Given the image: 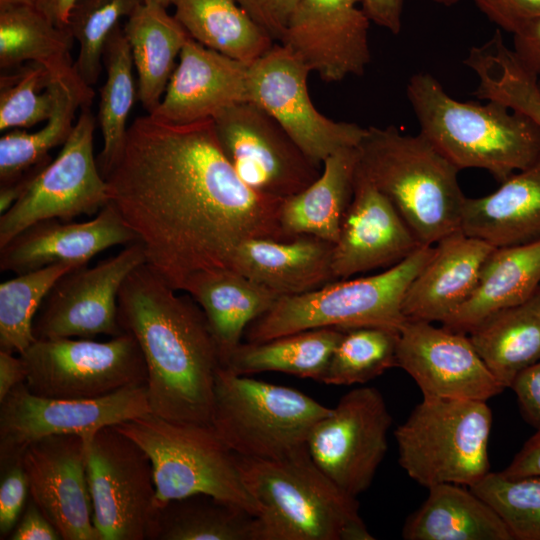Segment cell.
Listing matches in <instances>:
<instances>
[{"instance_id":"6da1fadb","label":"cell","mask_w":540,"mask_h":540,"mask_svg":"<svg viewBox=\"0 0 540 540\" xmlns=\"http://www.w3.org/2000/svg\"><path fill=\"white\" fill-rule=\"evenodd\" d=\"M105 180L109 202L136 234L145 263L176 291L200 272L231 268L249 239H291L280 224L283 200L239 178L212 119L136 118Z\"/></svg>"},{"instance_id":"7a4b0ae2","label":"cell","mask_w":540,"mask_h":540,"mask_svg":"<svg viewBox=\"0 0 540 540\" xmlns=\"http://www.w3.org/2000/svg\"><path fill=\"white\" fill-rule=\"evenodd\" d=\"M177 292L143 263L120 288L118 321L141 349L151 413L211 425L219 349L201 307Z\"/></svg>"},{"instance_id":"3957f363","label":"cell","mask_w":540,"mask_h":540,"mask_svg":"<svg viewBox=\"0 0 540 540\" xmlns=\"http://www.w3.org/2000/svg\"><path fill=\"white\" fill-rule=\"evenodd\" d=\"M406 95L419 133L460 171L482 169L501 183L540 156V126L503 103L459 101L426 72L410 77Z\"/></svg>"},{"instance_id":"277c9868","label":"cell","mask_w":540,"mask_h":540,"mask_svg":"<svg viewBox=\"0 0 540 540\" xmlns=\"http://www.w3.org/2000/svg\"><path fill=\"white\" fill-rule=\"evenodd\" d=\"M258 506L254 540H373L357 498L342 491L307 447L278 459L237 456Z\"/></svg>"},{"instance_id":"5b68a950","label":"cell","mask_w":540,"mask_h":540,"mask_svg":"<svg viewBox=\"0 0 540 540\" xmlns=\"http://www.w3.org/2000/svg\"><path fill=\"white\" fill-rule=\"evenodd\" d=\"M357 170L393 204L422 246L460 230L466 196L460 170L421 133L365 128Z\"/></svg>"},{"instance_id":"8992f818","label":"cell","mask_w":540,"mask_h":540,"mask_svg":"<svg viewBox=\"0 0 540 540\" xmlns=\"http://www.w3.org/2000/svg\"><path fill=\"white\" fill-rule=\"evenodd\" d=\"M434 253L421 246L398 264L376 274L332 281L315 290L279 297L247 329V342H262L316 328L400 330L405 294Z\"/></svg>"},{"instance_id":"52a82bcc","label":"cell","mask_w":540,"mask_h":540,"mask_svg":"<svg viewBox=\"0 0 540 540\" xmlns=\"http://www.w3.org/2000/svg\"><path fill=\"white\" fill-rule=\"evenodd\" d=\"M114 426L148 455L158 506L202 494L258 514L237 455L211 425L173 422L148 413Z\"/></svg>"},{"instance_id":"ba28073f","label":"cell","mask_w":540,"mask_h":540,"mask_svg":"<svg viewBox=\"0 0 540 540\" xmlns=\"http://www.w3.org/2000/svg\"><path fill=\"white\" fill-rule=\"evenodd\" d=\"M330 409L299 390L221 366L211 426L237 456L278 459L307 447L311 429Z\"/></svg>"},{"instance_id":"9c48e42d","label":"cell","mask_w":540,"mask_h":540,"mask_svg":"<svg viewBox=\"0 0 540 540\" xmlns=\"http://www.w3.org/2000/svg\"><path fill=\"white\" fill-rule=\"evenodd\" d=\"M487 401L423 397L395 432L398 461L429 488L471 487L490 472L492 411Z\"/></svg>"},{"instance_id":"30bf717a","label":"cell","mask_w":540,"mask_h":540,"mask_svg":"<svg viewBox=\"0 0 540 540\" xmlns=\"http://www.w3.org/2000/svg\"><path fill=\"white\" fill-rule=\"evenodd\" d=\"M19 356L28 390L48 398L95 399L147 381L141 349L128 332L105 342L36 339Z\"/></svg>"},{"instance_id":"8fae6325","label":"cell","mask_w":540,"mask_h":540,"mask_svg":"<svg viewBox=\"0 0 540 540\" xmlns=\"http://www.w3.org/2000/svg\"><path fill=\"white\" fill-rule=\"evenodd\" d=\"M86 474L98 540H150L159 506L151 461L115 428L86 440Z\"/></svg>"},{"instance_id":"7c38bea8","label":"cell","mask_w":540,"mask_h":540,"mask_svg":"<svg viewBox=\"0 0 540 540\" xmlns=\"http://www.w3.org/2000/svg\"><path fill=\"white\" fill-rule=\"evenodd\" d=\"M212 122L225 157L239 178L259 194L283 200L307 188L322 171V165L252 102L234 104Z\"/></svg>"},{"instance_id":"4fadbf2b","label":"cell","mask_w":540,"mask_h":540,"mask_svg":"<svg viewBox=\"0 0 540 540\" xmlns=\"http://www.w3.org/2000/svg\"><path fill=\"white\" fill-rule=\"evenodd\" d=\"M95 122L89 108H83L58 156L0 215V247L38 221H71L94 215L109 203L107 182L93 153Z\"/></svg>"},{"instance_id":"5bb4252c","label":"cell","mask_w":540,"mask_h":540,"mask_svg":"<svg viewBox=\"0 0 540 540\" xmlns=\"http://www.w3.org/2000/svg\"><path fill=\"white\" fill-rule=\"evenodd\" d=\"M309 67L287 46L274 44L249 64L248 101L267 112L316 163L357 147L365 128L335 121L314 106L307 80Z\"/></svg>"},{"instance_id":"9a60e30c","label":"cell","mask_w":540,"mask_h":540,"mask_svg":"<svg viewBox=\"0 0 540 540\" xmlns=\"http://www.w3.org/2000/svg\"><path fill=\"white\" fill-rule=\"evenodd\" d=\"M151 413L146 385L95 399H56L31 393L20 383L0 401V464L20 460L31 443L52 435L85 440L99 429Z\"/></svg>"},{"instance_id":"2e32d148","label":"cell","mask_w":540,"mask_h":540,"mask_svg":"<svg viewBox=\"0 0 540 540\" xmlns=\"http://www.w3.org/2000/svg\"><path fill=\"white\" fill-rule=\"evenodd\" d=\"M391 424L381 392L374 387L355 388L315 423L307 449L323 473L357 498L370 487L385 457Z\"/></svg>"},{"instance_id":"e0dca14e","label":"cell","mask_w":540,"mask_h":540,"mask_svg":"<svg viewBox=\"0 0 540 540\" xmlns=\"http://www.w3.org/2000/svg\"><path fill=\"white\" fill-rule=\"evenodd\" d=\"M145 263L137 241L117 255L63 275L44 300L33 324L36 339L86 338L124 333L118 321V294L127 276Z\"/></svg>"},{"instance_id":"ac0fdd59","label":"cell","mask_w":540,"mask_h":540,"mask_svg":"<svg viewBox=\"0 0 540 540\" xmlns=\"http://www.w3.org/2000/svg\"><path fill=\"white\" fill-rule=\"evenodd\" d=\"M397 367L411 376L423 397L487 401L505 389L469 336L432 322L407 319L401 326Z\"/></svg>"},{"instance_id":"d6986e66","label":"cell","mask_w":540,"mask_h":540,"mask_svg":"<svg viewBox=\"0 0 540 540\" xmlns=\"http://www.w3.org/2000/svg\"><path fill=\"white\" fill-rule=\"evenodd\" d=\"M361 0H299L279 43L326 82L361 76L371 60Z\"/></svg>"},{"instance_id":"ffe728a7","label":"cell","mask_w":540,"mask_h":540,"mask_svg":"<svg viewBox=\"0 0 540 540\" xmlns=\"http://www.w3.org/2000/svg\"><path fill=\"white\" fill-rule=\"evenodd\" d=\"M21 462L29 497L62 540H98L86 474V440L79 435L44 437L27 446Z\"/></svg>"},{"instance_id":"44dd1931","label":"cell","mask_w":540,"mask_h":540,"mask_svg":"<svg viewBox=\"0 0 540 540\" xmlns=\"http://www.w3.org/2000/svg\"><path fill=\"white\" fill-rule=\"evenodd\" d=\"M421 246L389 199L356 170L353 197L333 246L334 281L392 267Z\"/></svg>"},{"instance_id":"7402d4cb","label":"cell","mask_w":540,"mask_h":540,"mask_svg":"<svg viewBox=\"0 0 540 540\" xmlns=\"http://www.w3.org/2000/svg\"><path fill=\"white\" fill-rule=\"evenodd\" d=\"M137 241L134 231L109 202L87 222L46 219L25 228L0 247V270L18 275L53 264L81 267L112 246Z\"/></svg>"},{"instance_id":"603a6c76","label":"cell","mask_w":540,"mask_h":540,"mask_svg":"<svg viewBox=\"0 0 540 540\" xmlns=\"http://www.w3.org/2000/svg\"><path fill=\"white\" fill-rule=\"evenodd\" d=\"M248 68L249 64L190 37L161 102L149 115L173 124L212 119L224 109L248 101Z\"/></svg>"},{"instance_id":"cb8c5ba5","label":"cell","mask_w":540,"mask_h":540,"mask_svg":"<svg viewBox=\"0 0 540 540\" xmlns=\"http://www.w3.org/2000/svg\"><path fill=\"white\" fill-rule=\"evenodd\" d=\"M494 248L461 230L435 244L432 257L405 294V317L444 322L470 297Z\"/></svg>"},{"instance_id":"d4e9b609","label":"cell","mask_w":540,"mask_h":540,"mask_svg":"<svg viewBox=\"0 0 540 540\" xmlns=\"http://www.w3.org/2000/svg\"><path fill=\"white\" fill-rule=\"evenodd\" d=\"M333 246L308 235L286 240L253 238L237 248L231 269L278 297L299 295L334 281Z\"/></svg>"},{"instance_id":"484cf974","label":"cell","mask_w":540,"mask_h":540,"mask_svg":"<svg viewBox=\"0 0 540 540\" xmlns=\"http://www.w3.org/2000/svg\"><path fill=\"white\" fill-rule=\"evenodd\" d=\"M460 230L495 248L540 241V156L494 192L466 197Z\"/></svg>"},{"instance_id":"4316f807","label":"cell","mask_w":540,"mask_h":540,"mask_svg":"<svg viewBox=\"0 0 540 540\" xmlns=\"http://www.w3.org/2000/svg\"><path fill=\"white\" fill-rule=\"evenodd\" d=\"M539 290L540 241L494 248L470 297L441 324L468 334L488 317L526 302Z\"/></svg>"},{"instance_id":"83f0119b","label":"cell","mask_w":540,"mask_h":540,"mask_svg":"<svg viewBox=\"0 0 540 540\" xmlns=\"http://www.w3.org/2000/svg\"><path fill=\"white\" fill-rule=\"evenodd\" d=\"M203 310L219 349L222 366L241 344L245 330L279 298L231 268L200 272L187 284Z\"/></svg>"},{"instance_id":"f1b7e54d","label":"cell","mask_w":540,"mask_h":540,"mask_svg":"<svg viewBox=\"0 0 540 540\" xmlns=\"http://www.w3.org/2000/svg\"><path fill=\"white\" fill-rule=\"evenodd\" d=\"M357 163V147L341 149L323 162L314 182L283 199L280 224L289 238L308 235L333 244L337 241L353 197Z\"/></svg>"},{"instance_id":"f546056e","label":"cell","mask_w":540,"mask_h":540,"mask_svg":"<svg viewBox=\"0 0 540 540\" xmlns=\"http://www.w3.org/2000/svg\"><path fill=\"white\" fill-rule=\"evenodd\" d=\"M442 483L428 488L423 504L405 521L406 540H513L496 511L469 487Z\"/></svg>"},{"instance_id":"4dcf8cb0","label":"cell","mask_w":540,"mask_h":540,"mask_svg":"<svg viewBox=\"0 0 540 540\" xmlns=\"http://www.w3.org/2000/svg\"><path fill=\"white\" fill-rule=\"evenodd\" d=\"M137 72L138 100L154 112L176 67V58L190 38L166 8L143 1L123 28Z\"/></svg>"},{"instance_id":"1f68e13d","label":"cell","mask_w":540,"mask_h":540,"mask_svg":"<svg viewBox=\"0 0 540 540\" xmlns=\"http://www.w3.org/2000/svg\"><path fill=\"white\" fill-rule=\"evenodd\" d=\"M73 36L52 23L33 4L0 8V67L24 62L43 66L52 80L83 82L71 59Z\"/></svg>"},{"instance_id":"d6a6232c","label":"cell","mask_w":540,"mask_h":540,"mask_svg":"<svg viewBox=\"0 0 540 540\" xmlns=\"http://www.w3.org/2000/svg\"><path fill=\"white\" fill-rule=\"evenodd\" d=\"M488 369L504 387L540 360V290L526 302L499 311L469 333Z\"/></svg>"},{"instance_id":"836d02e7","label":"cell","mask_w":540,"mask_h":540,"mask_svg":"<svg viewBox=\"0 0 540 540\" xmlns=\"http://www.w3.org/2000/svg\"><path fill=\"white\" fill-rule=\"evenodd\" d=\"M343 333L326 327L241 343L223 367L237 375L282 372L321 382Z\"/></svg>"},{"instance_id":"e575fe53","label":"cell","mask_w":540,"mask_h":540,"mask_svg":"<svg viewBox=\"0 0 540 540\" xmlns=\"http://www.w3.org/2000/svg\"><path fill=\"white\" fill-rule=\"evenodd\" d=\"M175 19L198 43L251 64L273 39L236 0H171Z\"/></svg>"},{"instance_id":"d590c367","label":"cell","mask_w":540,"mask_h":540,"mask_svg":"<svg viewBox=\"0 0 540 540\" xmlns=\"http://www.w3.org/2000/svg\"><path fill=\"white\" fill-rule=\"evenodd\" d=\"M52 81L55 105L45 125L35 132L14 129L0 139L1 185L15 181L30 168L50 159L48 152L63 146L69 138L77 109L90 107L94 96L92 87L84 82Z\"/></svg>"},{"instance_id":"8d00e7d4","label":"cell","mask_w":540,"mask_h":540,"mask_svg":"<svg viewBox=\"0 0 540 540\" xmlns=\"http://www.w3.org/2000/svg\"><path fill=\"white\" fill-rule=\"evenodd\" d=\"M254 515L208 495L159 506L150 540H254Z\"/></svg>"},{"instance_id":"74e56055","label":"cell","mask_w":540,"mask_h":540,"mask_svg":"<svg viewBox=\"0 0 540 540\" xmlns=\"http://www.w3.org/2000/svg\"><path fill=\"white\" fill-rule=\"evenodd\" d=\"M103 66L106 80L100 90L97 117L103 149L97 162L102 176L106 178L122 153L128 130L127 120L138 97L133 58L120 25L106 42Z\"/></svg>"},{"instance_id":"f35d334b","label":"cell","mask_w":540,"mask_h":540,"mask_svg":"<svg viewBox=\"0 0 540 540\" xmlns=\"http://www.w3.org/2000/svg\"><path fill=\"white\" fill-rule=\"evenodd\" d=\"M76 268L72 264H53L0 284V350L20 355L36 340V313L56 282Z\"/></svg>"},{"instance_id":"ab89813d","label":"cell","mask_w":540,"mask_h":540,"mask_svg":"<svg viewBox=\"0 0 540 540\" xmlns=\"http://www.w3.org/2000/svg\"><path fill=\"white\" fill-rule=\"evenodd\" d=\"M399 330L359 327L344 330L322 383L353 385L366 383L397 366Z\"/></svg>"},{"instance_id":"60d3db41","label":"cell","mask_w":540,"mask_h":540,"mask_svg":"<svg viewBox=\"0 0 540 540\" xmlns=\"http://www.w3.org/2000/svg\"><path fill=\"white\" fill-rule=\"evenodd\" d=\"M143 1L77 0L74 4L66 27L79 44L74 68L85 84L92 87L97 83L109 36Z\"/></svg>"},{"instance_id":"b9f144b4","label":"cell","mask_w":540,"mask_h":540,"mask_svg":"<svg viewBox=\"0 0 540 540\" xmlns=\"http://www.w3.org/2000/svg\"><path fill=\"white\" fill-rule=\"evenodd\" d=\"M500 516L513 540H540V477L489 472L469 487Z\"/></svg>"},{"instance_id":"7bdbcfd3","label":"cell","mask_w":540,"mask_h":540,"mask_svg":"<svg viewBox=\"0 0 540 540\" xmlns=\"http://www.w3.org/2000/svg\"><path fill=\"white\" fill-rule=\"evenodd\" d=\"M54 105V82L43 66L30 63L12 77H1V131L30 128L46 122Z\"/></svg>"},{"instance_id":"ee69618b","label":"cell","mask_w":540,"mask_h":540,"mask_svg":"<svg viewBox=\"0 0 540 540\" xmlns=\"http://www.w3.org/2000/svg\"><path fill=\"white\" fill-rule=\"evenodd\" d=\"M28 499L29 486L21 459L1 465L0 539H9Z\"/></svg>"},{"instance_id":"f6af8a7d","label":"cell","mask_w":540,"mask_h":540,"mask_svg":"<svg viewBox=\"0 0 540 540\" xmlns=\"http://www.w3.org/2000/svg\"><path fill=\"white\" fill-rule=\"evenodd\" d=\"M480 11L500 29L514 33L540 17V0H473Z\"/></svg>"},{"instance_id":"bcb514c9","label":"cell","mask_w":540,"mask_h":540,"mask_svg":"<svg viewBox=\"0 0 540 540\" xmlns=\"http://www.w3.org/2000/svg\"><path fill=\"white\" fill-rule=\"evenodd\" d=\"M273 40H278L289 23L299 0H236Z\"/></svg>"},{"instance_id":"7dc6e473","label":"cell","mask_w":540,"mask_h":540,"mask_svg":"<svg viewBox=\"0 0 540 540\" xmlns=\"http://www.w3.org/2000/svg\"><path fill=\"white\" fill-rule=\"evenodd\" d=\"M517 397L523 418L536 429L540 428V360L523 370L511 387Z\"/></svg>"},{"instance_id":"c3c4849f","label":"cell","mask_w":540,"mask_h":540,"mask_svg":"<svg viewBox=\"0 0 540 540\" xmlns=\"http://www.w3.org/2000/svg\"><path fill=\"white\" fill-rule=\"evenodd\" d=\"M9 539L62 540L56 528L30 497Z\"/></svg>"},{"instance_id":"681fc988","label":"cell","mask_w":540,"mask_h":540,"mask_svg":"<svg viewBox=\"0 0 540 540\" xmlns=\"http://www.w3.org/2000/svg\"><path fill=\"white\" fill-rule=\"evenodd\" d=\"M513 53L529 73L540 75V17L531 20L513 33Z\"/></svg>"},{"instance_id":"f907efd6","label":"cell","mask_w":540,"mask_h":540,"mask_svg":"<svg viewBox=\"0 0 540 540\" xmlns=\"http://www.w3.org/2000/svg\"><path fill=\"white\" fill-rule=\"evenodd\" d=\"M369 20L394 35L402 28L403 0H361Z\"/></svg>"},{"instance_id":"816d5d0a","label":"cell","mask_w":540,"mask_h":540,"mask_svg":"<svg viewBox=\"0 0 540 540\" xmlns=\"http://www.w3.org/2000/svg\"><path fill=\"white\" fill-rule=\"evenodd\" d=\"M501 473L507 477H540V428Z\"/></svg>"},{"instance_id":"f5cc1de1","label":"cell","mask_w":540,"mask_h":540,"mask_svg":"<svg viewBox=\"0 0 540 540\" xmlns=\"http://www.w3.org/2000/svg\"><path fill=\"white\" fill-rule=\"evenodd\" d=\"M25 379V366L20 356L0 350V401Z\"/></svg>"},{"instance_id":"db71d44e","label":"cell","mask_w":540,"mask_h":540,"mask_svg":"<svg viewBox=\"0 0 540 540\" xmlns=\"http://www.w3.org/2000/svg\"><path fill=\"white\" fill-rule=\"evenodd\" d=\"M50 163L47 159L27 170L15 181L1 185L0 213L6 212L30 187L37 175Z\"/></svg>"},{"instance_id":"11a10c76","label":"cell","mask_w":540,"mask_h":540,"mask_svg":"<svg viewBox=\"0 0 540 540\" xmlns=\"http://www.w3.org/2000/svg\"><path fill=\"white\" fill-rule=\"evenodd\" d=\"M77 0H33V5L52 23L66 27L70 11Z\"/></svg>"},{"instance_id":"9f6ffc18","label":"cell","mask_w":540,"mask_h":540,"mask_svg":"<svg viewBox=\"0 0 540 540\" xmlns=\"http://www.w3.org/2000/svg\"><path fill=\"white\" fill-rule=\"evenodd\" d=\"M18 4H33V0H0V8Z\"/></svg>"},{"instance_id":"6f0895ef","label":"cell","mask_w":540,"mask_h":540,"mask_svg":"<svg viewBox=\"0 0 540 540\" xmlns=\"http://www.w3.org/2000/svg\"><path fill=\"white\" fill-rule=\"evenodd\" d=\"M531 116L533 120L540 126V105L536 106L532 112Z\"/></svg>"},{"instance_id":"680465c9","label":"cell","mask_w":540,"mask_h":540,"mask_svg":"<svg viewBox=\"0 0 540 540\" xmlns=\"http://www.w3.org/2000/svg\"><path fill=\"white\" fill-rule=\"evenodd\" d=\"M144 1L157 3L165 8H167L171 4V0H144Z\"/></svg>"},{"instance_id":"91938a15","label":"cell","mask_w":540,"mask_h":540,"mask_svg":"<svg viewBox=\"0 0 540 540\" xmlns=\"http://www.w3.org/2000/svg\"><path fill=\"white\" fill-rule=\"evenodd\" d=\"M438 4H442V5H452V4H455L457 3L458 1L460 0H432Z\"/></svg>"},{"instance_id":"94428289","label":"cell","mask_w":540,"mask_h":540,"mask_svg":"<svg viewBox=\"0 0 540 540\" xmlns=\"http://www.w3.org/2000/svg\"><path fill=\"white\" fill-rule=\"evenodd\" d=\"M537 89H538V94H539V97H540V75L537 78Z\"/></svg>"}]
</instances>
